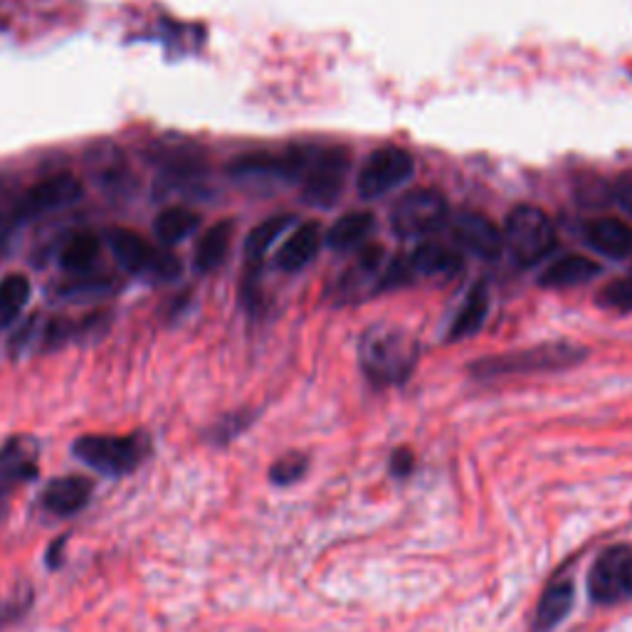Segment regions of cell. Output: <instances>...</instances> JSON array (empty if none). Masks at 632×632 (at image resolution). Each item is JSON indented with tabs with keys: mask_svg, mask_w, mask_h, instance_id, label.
I'll return each mask as SVG.
<instances>
[{
	"mask_svg": "<svg viewBox=\"0 0 632 632\" xmlns=\"http://www.w3.org/2000/svg\"><path fill=\"white\" fill-rule=\"evenodd\" d=\"M413 156L405 149H378L368 156L358 174V194L381 198L413 176Z\"/></svg>",
	"mask_w": 632,
	"mask_h": 632,
	"instance_id": "9",
	"label": "cell"
},
{
	"mask_svg": "<svg viewBox=\"0 0 632 632\" xmlns=\"http://www.w3.org/2000/svg\"><path fill=\"white\" fill-rule=\"evenodd\" d=\"M322 247V230L316 223H304L287 237V243L279 247L277 267L285 273H299L316 257Z\"/></svg>",
	"mask_w": 632,
	"mask_h": 632,
	"instance_id": "17",
	"label": "cell"
},
{
	"mask_svg": "<svg viewBox=\"0 0 632 632\" xmlns=\"http://www.w3.org/2000/svg\"><path fill=\"white\" fill-rule=\"evenodd\" d=\"M292 223H295L292 216H275V218H267L265 223H259L257 228L247 235V243H245L247 259H253V263L263 259L269 247L275 245L277 237L285 233Z\"/></svg>",
	"mask_w": 632,
	"mask_h": 632,
	"instance_id": "26",
	"label": "cell"
},
{
	"mask_svg": "<svg viewBox=\"0 0 632 632\" xmlns=\"http://www.w3.org/2000/svg\"><path fill=\"white\" fill-rule=\"evenodd\" d=\"M573 603H575L573 579L571 575H556L539 598L532 620V632H551L553 628L561 625L563 620L569 618Z\"/></svg>",
	"mask_w": 632,
	"mask_h": 632,
	"instance_id": "15",
	"label": "cell"
},
{
	"mask_svg": "<svg viewBox=\"0 0 632 632\" xmlns=\"http://www.w3.org/2000/svg\"><path fill=\"white\" fill-rule=\"evenodd\" d=\"M417 467V457L411 447H395L388 460V472L395 480H408Z\"/></svg>",
	"mask_w": 632,
	"mask_h": 632,
	"instance_id": "30",
	"label": "cell"
},
{
	"mask_svg": "<svg viewBox=\"0 0 632 632\" xmlns=\"http://www.w3.org/2000/svg\"><path fill=\"white\" fill-rule=\"evenodd\" d=\"M453 235L460 247H465L467 253L484 259L500 257L504 250L502 233L496 230V225L490 218L480 216V213H460L453 220Z\"/></svg>",
	"mask_w": 632,
	"mask_h": 632,
	"instance_id": "13",
	"label": "cell"
},
{
	"mask_svg": "<svg viewBox=\"0 0 632 632\" xmlns=\"http://www.w3.org/2000/svg\"><path fill=\"white\" fill-rule=\"evenodd\" d=\"M408 265L413 273L425 277H453L460 273L462 255L437 243H425L415 247Z\"/></svg>",
	"mask_w": 632,
	"mask_h": 632,
	"instance_id": "20",
	"label": "cell"
},
{
	"mask_svg": "<svg viewBox=\"0 0 632 632\" xmlns=\"http://www.w3.org/2000/svg\"><path fill=\"white\" fill-rule=\"evenodd\" d=\"M447 216V200L435 188H415L398 198L391 213V225L401 237H423L435 233Z\"/></svg>",
	"mask_w": 632,
	"mask_h": 632,
	"instance_id": "7",
	"label": "cell"
},
{
	"mask_svg": "<svg viewBox=\"0 0 632 632\" xmlns=\"http://www.w3.org/2000/svg\"><path fill=\"white\" fill-rule=\"evenodd\" d=\"M30 299V279L26 275H8L0 282V329L18 319Z\"/></svg>",
	"mask_w": 632,
	"mask_h": 632,
	"instance_id": "24",
	"label": "cell"
},
{
	"mask_svg": "<svg viewBox=\"0 0 632 632\" xmlns=\"http://www.w3.org/2000/svg\"><path fill=\"white\" fill-rule=\"evenodd\" d=\"M250 425V417H245V415H230L228 421H223L216 431H213V435H216V443H228L230 437H235L237 433H243L245 427Z\"/></svg>",
	"mask_w": 632,
	"mask_h": 632,
	"instance_id": "31",
	"label": "cell"
},
{
	"mask_svg": "<svg viewBox=\"0 0 632 632\" xmlns=\"http://www.w3.org/2000/svg\"><path fill=\"white\" fill-rule=\"evenodd\" d=\"M109 247L117 263L131 275L151 273L158 279H174L180 275V263L168 250H154L139 233L115 228L109 233Z\"/></svg>",
	"mask_w": 632,
	"mask_h": 632,
	"instance_id": "6",
	"label": "cell"
},
{
	"mask_svg": "<svg viewBox=\"0 0 632 632\" xmlns=\"http://www.w3.org/2000/svg\"><path fill=\"white\" fill-rule=\"evenodd\" d=\"M32 605V591H22L16 593L13 598H8V601L0 603V630H6L10 625H16L18 620L26 618V613L30 611Z\"/></svg>",
	"mask_w": 632,
	"mask_h": 632,
	"instance_id": "29",
	"label": "cell"
},
{
	"mask_svg": "<svg viewBox=\"0 0 632 632\" xmlns=\"http://www.w3.org/2000/svg\"><path fill=\"white\" fill-rule=\"evenodd\" d=\"M65 544H67V536H62V539H58L55 541V544L50 546V551H48V566L50 569H60V563H62V551H65Z\"/></svg>",
	"mask_w": 632,
	"mask_h": 632,
	"instance_id": "33",
	"label": "cell"
},
{
	"mask_svg": "<svg viewBox=\"0 0 632 632\" xmlns=\"http://www.w3.org/2000/svg\"><path fill=\"white\" fill-rule=\"evenodd\" d=\"M487 314H490V289L484 282H477V285L470 289L465 302H462L453 324H450L447 342H460V338H470L477 334L484 322H487Z\"/></svg>",
	"mask_w": 632,
	"mask_h": 632,
	"instance_id": "19",
	"label": "cell"
},
{
	"mask_svg": "<svg viewBox=\"0 0 632 632\" xmlns=\"http://www.w3.org/2000/svg\"><path fill=\"white\" fill-rule=\"evenodd\" d=\"M589 356L583 346L569 342L541 344L532 348H519L510 354H496L480 358L470 364V374L480 381L504 378V376H526V374H549V371L573 368Z\"/></svg>",
	"mask_w": 632,
	"mask_h": 632,
	"instance_id": "2",
	"label": "cell"
},
{
	"mask_svg": "<svg viewBox=\"0 0 632 632\" xmlns=\"http://www.w3.org/2000/svg\"><path fill=\"white\" fill-rule=\"evenodd\" d=\"M585 589L595 605L611 608L632 601V546L613 544L598 553Z\"/></svg>",
	"mask_w": 632,
	"mask_h": 632,
	"instance_id": "5",
	"label": "cell"
},
{
	"mask_svg": "<svg viewBox=\"0 0 632 632\" xmlns=\"http://www.w3.org/2000/svg\"><path fill=\"white\" fill-rule=\"evenodd\" d=\"M312 151L292 149L287 154H250L230 164V174L237 178H304Z\"/></svg>",
	"mask_w": 632,
	"mask_h": 632,
	"instance_id": "11",
	"label": "cell"
},
{
	"mask_svg": "<svg viewBox=\"0 0 632 632\" xmlns=\"http://www.w3.org/2000/svg\"><path fill=\"white\" fill-rule=\"evenodd\" d=\"M613 190H615V198H618L620 206H623L632 216V176L620 178Z\"/></svg>",
	"mask_w": 632,
	"mask_h": 632,
	"instance_id": "32",
	"label": "cell"
},
{
	"mask_svg": "<svg viewBox=\"0 0 632 632\" xmlns=\"http://www.w3.org/2000/svg\"><path fill=\"white\" fill-rule=\"evenodd\" d=\"M95 492V482L87 477H79V474H72V477H60L52 480L48 487L42 492V510L50 512L52 516H72L79 514L92 500Z\"/></svg>",
	"mask_w": 632,
	"mask_h": 632,
	"instance_id": "14",
	"label": "cell"
},
{
	"mask_svg": "<svg viewBox=\"0 0 632 632\" xmlns=\"http://www.w3.org/2000/svg\"><path fill=\"white\" fill-rule=\"evenodd\" d=\"M346 168H348V156L342 149L312 151L309 166L307 171H304L307 198L314 203H332L344 186Z\"/></svg>",
	"mask_w": 632,
	"mask_h": 632,
	"instance_id": "12",
	"label": "cell"
},
{
	"mask_svg": "<svg viewBox=\"0 0 632 632\" xmlns=\"http://www.w3.org/2000/svg\"><path fill=\"white\" fill-rule=\"evenodd\" d=\"M72 453L107 477H124L141 467V462L151 453V440L144 433L131 435H85L75 440Z\"/></svg>",
	"mask_w": 632,
	"mask_h": 632,
	"instance_id": "3",
	"label": "cell"
},
{
	"mask_svg": "<svg viewBox=\"0 0 632 632\" xmlns=\"http://www.w3.org/2000/svg\"><path fill=\"white\" fill-rule=\"evenodd\" d=\"M583 235L595 253L611 259H623L632 253V228L620 218H595L585 225Z\"/></svg>",
	"mask_w": 632,
	"mask_h": 632,
	"instance_id": "16",
	"label": "cell"
},
{
	"mask_svg": "<svg viewBox=\"0 0 632 632\" xmlns=\"http://www.w3.org/2000/svg\"><path fill=\"white\" fill-rule=\"evenodd\" d=\"M307 470H309V455L287 453L273 462V467H269V482L277 484V487H289V484H297L299 480H304Z\"/></svg>",
	"mask_w": 632,
	"mask_h": 632,
	"instance_id": "27",
	"label": "cell"
},
{
	"mask_svg": "<svg viewBox=\"0 0 632 632\" xmlns=\"http://www.w3.org/2000/svg\"><path fill=\"white\" fill-rule=\"evenodd\" d=\"M200 225V216L188 208H168L154 220V233L161 245H178L194 235Z\"/></svg>",
	"mask_w": 632,
	"mask_h": 632,
	"instance_id": "22",
	"label": "cell"
},
{
	"mask_svg": "<svg viewBox=\"0 0 632 632\" xmlns=\"http://www.w3.org/2000/svg\"><path fill=\"white\" fill-rule=\"evenodd\" d=\"M504 247L522 267L541 263L556 245V228L551 218L536 206L512 208L504 223Z\"/></svg>",
	"mask_w": 632,
	"mask_h": 632,
	"instance_id": "4",
	"label": "cell"
},
{
	"mask_svg": "<svg viewBox=\"0 0 632 632\" xmlns=\"http://www.w3.org/2000/svg\"><path fill=\"white\" fill-rule=\"evenodd\" d=\"M421 358V346L401 326H371L361 336L358 364L371 386L393 388L403 386L413 376Z\"/></svg>",
	"mask_w": 632,
	"mask_h": 632,
	"instance_id": "1",
	"label": "cell"
},
{
	"mask_svg": "<svg viewBox=\"0 0 632 632\" xmlns=\"http://www.w3.org/2000/svg\"><path fill=\"white\" fill-rule=\"evenodd\" d=\"M374 230V216L371 213H348V216L338 218L329 233H326V243L334 250H348V247L366 240V235Z\"/></svg>",
	"mask_w": 632,
	"mask_h": 632,
	"instance_id": "23",
	"label": "cell"
},
{
	"mask_svg": "<svg viewBox=\"0 0 632 632\" xmlns=\"http://www.w3.org/2000/svg\"><path fill=\"white\" fill-rule=\"evenodd\" d=\"M99 255V237L95 233H79L62 247L60 265L67 273H85Z\"/></svg>",
	"mask_w": 632,
	"mask_h": 632,
	"instance_id": "25",
	"label": "cell"
},
{
	"mask_svg": "<svg viewBox=\"0 0 632 632\" xmlns=\"http://www.w3.org/2000/svg\"><path fill=\"white\" fill-rule=\"evenodd\" d=\"M598 304L603 309H615V312H632V275L613 279L601 295H598Z\"/></svg>",
	"mask_w": 632,
	"mask_h": 632,
	"instance_id": "28",
	"label": "cell"
},
{
	"mask_svg": "<svg viewBox=\"0 0 632 632\" xmlns=\"http://www.w3.org/2000/svg\"><path fill=\"white\" fill-rule=\"evenodd\" d=\"M233 230V220H220L203 233L194 257V265L200 275H208L223 265V259L228 257L230 250Z\"/></svg>",
	"mask_w": 632,
	"mask_h": 632,
	"instance_id": "21",
	"label": "cell"
},
{
	"mask_svg": "<svg viewBox=\"0 0 632 632\" xmlns=\"http://www.w3.org/2000/svg\"><path fill=\"white\" fill-rule=\"evenodd\" d=\"M38 445L30 437H10L0 447V519L6 516L13 494L38 477Z\"/></svg>",
	"mask_w": 632,
	"mask_h": 632,
	"instance_id": "8",
	"label": "cell"
},
{
	"mask_svg": "<svg viewBox=\"0 0 632 632\" xmlns=\"http://www.w3.org/2000/svg\"><path fill=\"white\" fill-rule=\"evenodd\" d=\"M82 184H79V178L75 174H55L42 178L40 184H36L32 188H28V194L20 198L18 208H16V216L20 220H28V218H38L42 213H50V210H58L70 206V203L82 198Z\"/></svg>",
	"mask_w": 632,
	"mask_h": 632,
	"instance_id": "10",
	"label": "cell"
},
{
	"mask_svg": "<svg viewBox=\"0 0 632 632\" xmlns=\"http://www.w3.org/2000/svg\"><path fill=\"white\" fill-rule=\"evenodd\" d=\"M601 275V265L583 255H566L544 269L539 277V285L546 289H569L575 285H585V282L595 279Z\"/></svg>",
	"mask_w": 632,
	"mask_h": 632,
	"instance_id": "18",
	"label": "cell"
}]
</instances>
